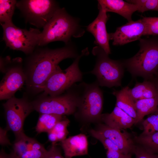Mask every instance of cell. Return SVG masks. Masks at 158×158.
<instances>
[{
    "mask_svg": "<svg viewBox=\"0 0 158 158\" xmlns=\"http://www.w3.org/2000/svg\"><path fill=\"white\" fill-rule=\"evenodd\" d=\"M79 55L71 42L55 49L37 46L23 62L28 90L33 94L43 92L47 80L59 63L66 59H75Z\"/></svg>",
    "mask_w": 158,
    "mask_h": 158,
    "instance_id": "obj_1",
    "label": "cell"
},
{
    "mask_svg": "<svg viewBox=\"0 0 158 158\" xmlns=\"http://www.w3.org/2000/svg\"><path fill=\"white\" fill-rule=\"evenodd\" d=\"M43 29L39 36V46H45L57 41L66 44L71 42L72 37H81L85 32L79 20L70 15L64 8L57 9Z\"/></svg>",
    "mask_w": 158,
    "mask_h": 158,
    "instance_id": "obj_2",
    "label": "cell"
},
{
    "mask_svg": "<svg viewBox=\"0 0 158 158\" xmlns=\"http://www.w3.org/2000/svg\"><path fill=\"white\" fill-rule=\"evenodd\" d=\"M139 41L138 53L122 62L133 76L142 77L148 80L157 73L158 37L141 38Z\"/></svg>",
    "mask_w": 158,
    "mask_h": 158,
    "instance_id": "obj_3",
    "label": "cell"
},
{
    "mask_svg": "<svg viewBox=\"0 0 158 158\" xmlns=\"http://www.w3.org/2000/svg\"><path fill=\"white\" fill-rule=\"evenodd\" d=\"M81 84L76 83L62 94L54 96L42 95L32 102L34 110L41 114L63 116L75 113L79 105Z\"/></svg>",
    "mask_w": 158,
    "mask_h": 158,
    "instance_id": "obj_4",
    "label": "cell"
},
{
    "mask_svg": "<svg viewBox=\"0 0 158 158\" xmlns=\"http://www.w3.org/2000/svg\"><path fill=\"white\" fill-rule=\"evenodd\" d=\"M92 53L96 57V63L93 69L88 73L96 76L99 85L109 88L121 86L124 74L122 62L110 59L98 46L93 48Z\"/></svg>",
    "mask_w": 158,
    "mask_h": 158,
    "instance_id": "obj_5",
    "label": "cell"
},
{
    "mask_svg": "<svg viewBox=\"0 0 158 158\" xmlns=\"http://www.w3.org/2000/svg\"><path fill=\"white\" fill-rule=\"evenodd\" d=\"M89 53L87 48L83 50L73 63L64 70L58 66L47 80L42 95L54 96L61 95L76 83L82 81L83 74L79 68V61L82 57Z\"/></svg>",
    "mask_w": 158,
    "mask_h": 158,
    "instance_id": "obj_6",
    "label": "cell"
},
{
    "mask_svg": "<svg viewBox=\"0 0 158 158\" xmlns=\"http://www.w3.org/2000/svg\"><path fill=\"white\" fill-rule=\"evenodd\" d=\"M0 70L5 74L0 84V99L8 100L14 96L25 83L23 60L20 57H1Z\"/></svg>",
    "mask_w": 158,
    "mask_h": 158,
    "instance_id": "obj_7",
    "label": "cell"
},
{
    "mask_svg": "<svg viewBox=\"0 0 158 158\" xmlns=\"http://www.w3.org/2000/svg\"><path fill=\"white\" fill-rule=\"evenodd\" d=\"M3 30V40L10 49L23 52L26 55L32 53L38 46L39 29L29 30L20 28L12 21L1 24Z\"/></svg>",
    "mask_w": 158,
    "mask_h": 158,
    "instance_id": "obj_8",
    "label": "cell"
},
{
    "mask_svg": "<svg viewBox=\"0 0 158 158\" xmlns=\"http://www.w3.org/2000/svg\"><path fill=\"white\" fill-rule=\"evenodd\" d=\"M16 7L20 11L25 22L43 28L59 6L53 0H20Z\"/></svg>",
    "mask_w": 158,
    "mask_h": 158,
    "instance_id": "obj_9",
    "label": "cell"
},
{
    "mask_svg": "<svg viewBox=\"0 0 158 158\" xmlns=\"http://www.w3.org/2000/svg\"><path fill=\"white\" fill-rule=\"evenodd\" d=\"M81 88L79 105L75 112L88 121L101 119L103 103V94L96 81L91 83H81Z\"/></svg>",
    "mask_w": 158,
    "mask_h": 158,
    "instance_id": "obj_10",
    "label": "cell"
},
{
    "mask_svg": "<svg viewBox=\"0 0 158 158\" xmlns=\"http://www.w3.org/2000/svg\"><path fill=\"white\" fill-rule=\"evenodd\" d=\"M7 129L16 137L23 132L24 122L26 117L34 110L31 102L27 98L14 96L3 104Z\"/></svg>",
    "mask_w": 158,
    "mask_h": 158,
    "instance_id": "obj_11",
    "label": "cell"
},
{
    "mask_svg": "<svg viewBox=\"0 0 158 158\" xmlns=\"http://www.w3.org/2000/svg\"><path fill=\"white\" fill-rule=\"evenodd\" d=\"M16 137L11 158H43L47 150L42 144L24 132Z\"/></svg>",
    "mask_w": 158,
    "mask_h": 158,
    "instance_id": "obj_12",
    "label": "cell"
},
{
    "mask_svg": "<svg viewBox=\"0 0 158 158\" xmlns=\"http://www.w3.org/2000/svg\"><path fill=\"white\" fill-rule=\"evenodd\" d=\"M146 27L142 19L133 20L117 28L115 31L109 33L110 40L114 46H122L139 40L145 35Z\"/></svg>",
    "mask_w": 158,
    "mask_h": 158,
    "instance_id": "obj_13",
    "label": "cell"
},
{
    "mask_svg": "<svg viewBox=\"0 0 158 158\" xmlns=\"http://www.w3.org/2000/svg\"><path fill=\"white\" fill-rule=\"evenodd\" d=\"M99 12L94 20L87 27V30L95 38V43L102 48L108 55L111 54L109 44V33H107L106 24L109 19L107 13L98 6Z\"/></svg>",
    "mask_w": 158,
    "mask_h": 158,
    "instance_id": "obj_14",
    "label": "cell"
},
{
    "mask_svg": "<svg viewBox=\"0 0 158 158\" xmlns=\"http://www.w3.org/2000/svg\"><path fill=\"white\" fill-rule=\"evenodd\" d=\"M101 135L109 139L124 155L133 152L135 147L133 141L128 134L106 124H100L96 130Z\"/></svg>",
    "mask_w": 158,
    "mask_h": 158,
    "instance_id": "obj_15",
    "label": "cell"
},
{
    "mask_svg": "<svg viewBox=\"0 0 158 158\" xmlns=\"http://www.w3.org/2000/svg\"><path fill=\"white\" fill-rule=\"evenodd\" d=\"M61 142L65 158H72L88 154L87 140L86 136L84 134L71 136Z\"/></svg>",
    "mask_w": 158,
    "mask_h": 158,
    "instance_id": "obj_16",
    "label": "cell"
},
{
    "mask_svg": "<svg viewBox=\"0 0 158 158\" xmlns=\"http://www.w3.org/2000/svg\"><path fill=\"white\" fill-rule=\"evenodd\" d=\"M98 6L107 13L111 12L116 13L126 19L128 22L132 20V16L138 11L135 4L122 0H99Z\"/></svg>",
    "mask_w": 158,
    "mask_h": 158,
    "instance_id": "obj_17",
    "label": "cell"
},
{
    "mask_svg": "<svg viewBox=\"0 0 158 158\" xmlns=\"http://www.w3.org/2000/svg\"><path fill=\"white\" fill-rule=\"evenodd\" d=\"M101 119L106 125L120 130L130 128L135 123L134 119L116 106L110 114H102Z\"/></svg>",
    "mask_w": 158,
    "mask_h": 158,
    "instance_id": "obj_18",
    "label": "cell"
},
{
    "mask_svg": "<svg viewBox=\"0 0 158 158\" xmlns=\"http://www.w3.org/2000/svg\"><path fill=\"white\" fill-rule=\"evenodd\" d=\"M128 92L135 102L140 99L152 98L157 96L155 85L150 80L136 83L133 88H129Z\"/></svg>",
    "mask_w": 158,
    "mask_h": 158,
    "instance_id": "obj_19",
    "label": "cell"
},
{
    "mask_svg": "<svg viewBox=\"0 0 158 158\" xmlns=\"http://www.w3.org/2000/svg\"><path fill=\"white\" fill-rule=\"evenodd\" d=\"M128 86L123 87L120 90H114L112 94L116 98V106L122 110L135 121L137 113L135 106V102L130 97Z\"/></svg>",
    "mask_w": 158,
    "mask_h": 158,
    "instance_id": "obj_20",
    "label": "cell"
},
{
    "mask_svg": "<svg viewBox=\"0 0 158 158\" xmlns=\"http://www.w3.org/2000/svg\"><path fill=\"white\" fill-rule=\"evenodd\" d=\"M135 106L137 113L136 123L141 121L145 116L158 111L157 96L138 100L135 102Z\"/></svg>",
    "mask_w": 158,
    "mask_h": 158,
    "instance_id": "obj_21",
    "label": "cell"
},
{
    "mask_svg": "<svg viewBox=\"0 0 158 158\" xmlns=\"http://www.w3.org/2000/svg\"><path fill=\"white\" fill-rule=\"evenodd\" d=\"M63 116L52 114H40L35 127L38 133H48L51 130L56 124L63 119Z\"/></svg>",
    "mask_w": 158,
    "mask_h": 158,
    "instance_id": "obj_22",
    "label": "cell"
},
{
    "mask_svg": "<svg viewBox=\"0 0 158 158\" xmlns=\"http://www.w3.org/2000/svg\"><path fill=\"white\" fill-rule=\"evenodd\" d=\"M69 123L67 119H63L58 122L53 129L47 133L49 140L52 142H56L66 139L68 133L67 127Z\"/></svg>",
    "mask_w": 158,
    "mask_h": 158,
    "instance_id": "obj_23",
    "label": "cell"
},
{
    "mask_svg": "<svg viewBox=\"0 0 158 158\" xmlns=\"http://www.w3.org/2000/svg\"><path fill=\"white\" fill-rule=\"evenodd\" d=\"M17 1L16 0H0L1 24L12 21Z\"/></svg>",
    "mask_w": 158,
    "mask_h": 158,
    "instance_id": "obj_24",
    "label": "cell"
},
{
    "mask_svg": "<svg viewBox=\"0 0 158 158\" xmlns=\"http://www.w3.org/2000/svg\"><path fill=\"white\" fill-rule=\"evenodd\" d=\"M135 138L138 143L147 150L158 154V132L149 135H140Z\"/></svg>",
    "mask_w": 158,
    "mask_h": 158,
    "instance_id": "obj_25",
    "label": "cell"
},
{
    "mask_svg": "<svg viewBox=\"0 0 158 158\" xmlns=\"http://www.w3.org/2000/svg\"><path fill=\"white\" fill-rule=\"evenodd\" d=\"M151 114L143 122V131L140 135H149L158 132V111Z\"/></svg>",
    "mask_w": 158,
    "mask_h": 158,
    "instance_id": "obj_26",
    "label": "cell"
},
{
    "mask_svg": "<svg viewBox=\"0 0 158 158\" xmlns=\"http://www.w3.org/2000/svg\"><path fill=\"white\" fill-rule=\"evenodd\" d=\"M127 2L136 5L139 12L148 11H158V0H128Z\"/></svg>",
    "mask_w": 158,
    "mask_h": 158,
    "instance_id": "obj_27",
    "label": "cell"
},
{
    "mask_svg": "<svg viewBox=\"0 0 158 158\" xmlns=\"http://www.w3.org/2000/svg\"><path fill=\"white\" fill-rule=\"evenodd\" d=\"M142 19L146 27L145 35H158V17H145Z\"/></svg>",
    "mask_w": 158,
    "mask_h": 158,
    "instance_id": "obj_28",
    "label": "cell"
},
{
    "mask_svg": "<svg viewBox=\"0 0 158 158\" xmlns=\"http://www.w3.org/2000/svg\"><path fill=\"white\" fill-rule=\"evenodd\" d=\"M91 135L99 140L107 150H112L121 152L118 147L111 140L101 135L96 130L91 129L89 131Z\"/></svg>",
    "mask_w": 158,
    "mask_h": 158,
    "instance_id": "obj_29",
    "label": "cell"
},
{
    "mask_svg": "<svg viewBox=\"0 0 158 158\" xmlns=\"http://www.w3.org/2000/svg\"><path fill=\"white\" fill-rule=\"evenodd\" d=\"M135 158H158V154L150 152L143 147L135 146L133 151Z\"/></svg>",
    "mask_w": 158,
    "mask_h": 158,
    "instance_id": "obj_30",
    "label": "cell"
},
{
    "mask_svg": "<svg viewBox=\"0 0 158 158\" xmlns=\"http://www.w3.org/2000/svg\"><path fill=\"white\" fill-rule=\"evenodd\" d=\"M56 142H52V145L43 158H64L62 155L59 148L57 146Z\"/></svg>",
    "mask_w": 158,
    "mask_h": 158,
    "instance_id": "obj_31",
    "label": "cell"
},
{
    "mask_svg": "<svg viewBox=\"0 0 158 158\" xmlns=\"http://www.w3.org/2000/svg\"><path fill=\"white\" fill-rule=\"evenodd\" d=\"M7 130L3 129L1 127L0 129V143L1 145H11L7 135Z\"/></svg>",
    "mask_w": 158,
    "mask_h": 158,
    "instance_id": "obj_32",
    "label": "cell"
},
{
    "mask_svg": "<svg viewBox=\"0 0 158 158\" xmlns=\"http://www.w3.org/2000/svg\"><path fill=\"white\" fill-rule=\"evenodd\" d=\"M125 155L120 151L108 150L106 158H123Z\"/></svg>",
    "mask_w": 158,
    "mask_h": 158,
    "instance_id": "obj_33",
    "label": "cell"
},
{
    "mask_svg": "<svg viewBox=\"0 0 158 158\" xmlns=\"http://www.w3.org/2000/svg\"><path fill=\"white\" fill-rule=\"evenodd\" d=\"M152 81L154 83L157 90V97L158 99V73L155 75L151 78L149 79Z\"/></svg>",
    "mask_w": 158,
    "mask_h": 158,
    "instance_id": "obj_34",
    "label": "cell"
},
{
    "mask_svg": "<svg viewBox=\"0 0 158 158\" xmlns=\"http://www.w3.org/2000/svg\"><path fill=\"white\" fill-rule=\"evenodd\" d=\"M0 158H11L10 154H6L2 150L0 152Z\"/></svg>",
    "mask_w": 158,
    "mask_h": 158,
    "instance_id": "obj_35",
    "label": "cell"
},
{
    "mask_svg": "<svg viewBox=\"0 0 158 158\" xmlns=\"http://www.w3.org/2000/svg\"><path fill=\"white\" fill-rule=\"evenodd\" d=\"M123 158H131V154H129L125 155Z\"/></svg>",
    "mask_w": 158,
    "mask_h": 158,
    "instance_id": "obj_36",
    "label": "cell"
}]
</instances>
